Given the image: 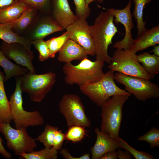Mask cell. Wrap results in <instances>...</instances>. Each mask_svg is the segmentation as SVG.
I'll use <instances>...</instances> for the list:
<instances>
[{"mask_svg":"<svg viewBox=\"0 0 159 159\" xmlns=\"http://www.w3.org/2000/svg\"><path fill=\"white\" fill-rule=\"evenodd\" d=\"M126 95L113 96L101 107L100 130L110 135L117 141L122 118V108L129 98Z\"/></svg>","mask_w":159,"mask_h":159,"instance_id":"4","label":"cell"},{"mask_svg":"<svg viewBox=\"0 0 159 159\" xmlns=\"http://www.w3.org/2000/svg\"><path fill=\"white\" fill-rule=\"evenodd\" d=\"M65 140V134L59 130L56 133L52 147L58 151L62 148L63 142Z\"/></svg>","mask_w":159,"mask_h":159,"instance_id":"35","label":"cell"},{"mask_svg":"<svg viewBox=\"0 0 159 159\" xmlns=\"http://www.w3.org/2000/svg\"><path fill=\"white\" fill-rule=\"evenodd\" d=\"M59 153L63 157L66 159H90L89 153H86L79 157H74L72 156L68 152V150L66 148H61L59 151Z\"/></svg>","mask_w":159,"mask_h":159,"instance_id":"36","label":"cell"},{"mask_svg":"<svg viewBox=\"0 0 159 159\" xmlns=\"http://www.w3.org/2000/svg\"><path fill=\"white\" fill-rule=\"evenodd\" d=\"M89 26L86 19H78L65 29L69 39L82 47L87 55L94 56L95 55V48Z\"/></svg>","mask_w":159,"mask_h":159,"instance_id":"11","label":"cell"},{"mask_svg":"<svg viewBox=\"0 0 159 159\" xmlns=\"http://www.w3.org/2000/svg\"><path fill=\"white\" fill-rule=\"evenodd\" d=\"M152 0H133L135 8L133 15L136 20L138 29L137 37L144 31L148 29L145 28V22L143 21V11L145 5Z\"/></svg>","mask_w":159,"mask_h":159,"instance_id":"24","label":"cell"},{"mask_svg":"<svg viewBox=\"0 0 159 159\" xmlns=\"http://www.w3.org/2000/svg\"><path fill=\"white\" fill-rule=\"evenodd\" d=\"M12 29V22L0 23V39L7 43H20L30 50L32 41L16 34L13 32Z\"/></svg>","mask_w":159,"mask_h":159,"instance_id":"20","label":"cell"},{"mask_svg":"<svg viewBox=\"0 0 159 159\" xmlns=\"http://www.w3.org/2000/svg\"><path fill=\"white\" fill-rule=\"evenodd\" d=\"M153 49L150 52H153L154 55L159 57V45H155Z\"/></svg>","mask_w":159,"mask_h":159,"instance_id":"41","label":"cell"},{"mask_svg":"<svg viewBox=\"0 0 159 159\" xmlns=\"http://www.w3.org/2000/svg\"><path fill=\"white\" fill-rule=\"evenodd\" d=\"M114 72L110 70L98 81L79 86L80 90L99 107L113 96H130L132 95L130 93L117 86L114 82Z\"/></svg>","mask_w":159,"mask_h":159,"instance_id":"3","label":"cell"},{"mask_svg":"<svg viewBox=\"0 0 159 159\" xmlns=\"http://www.w3.org/2000/svg\"><path fill=\"white\" fill-rule=\"evenodd\" d=\"M118 158L117 151H109L104 154L100 159H117Z\"/></svg>","mask_w":159,"mask_h":159,"instance_id":"39","label":"cell"},{"mask_svg":"<svg viewBox=\"0 0 159 159\" xmlns=\"http://www.w3.org/2000/svg\"><path fill=\"white\" fill-rule=\"evenodd\" d=\"M104 62L92 61L86 58L77 65L71 62L65 63L62 67L64 81L68 85H77L79 86L87 83L96 82L103 77Z\"/></svg>","mask_w":159,"mask_h":159,"instance_id":"2","label":"cell"},{"mask_svg":"<svg viewBox=\"0 0 159 159\" xmlns=\"http://www.w3.org/2000/svg\"><path fill=\"white\" fill-rule=\"evenodd\" d=\"M2 142L3 140L0 136V153L6 158L10 159L11 158V155L5 149Z\"/></svg>","mask_w":159,"mask_h":159,"instance_id":"38","label":"cell"},{"mask_svg":"<svg viewBox=\"0 0 159 159\" xmlns=\"http://www.w3.org/2000/svg\"><path fill=\"white\" fill-rule=\"evenodd\" d=\"M94 131L97 138L95 144L90 148L92 159H100L106 153L120 148L118 142L110 135L103 132L98 128Z\"/></svg>","mask_w":159,"mask_h":159,"instance_id":"14","label":"cell"},{"mask_svg":"<svg viewBox=\"0 0 159 159\" xmlns=\"http://www.w3.org/2000/svg\"><path fill=\"white\" fill-rule=\"evenodd\" d=\"M20 156L24 159H57L58 150L53 147H45L40 150L23 153Z\"/></svg>","mask_w":159,"mask_h":159,"instance_id":"25","label":"cell"},{"mask_svg":"<svg viewBox=\"0 0 159 159\" xmlns=\"http://www.w3.org/2000/svg\"><path fill=\"white\" fill-rule=\"evenodd\" d=\"M36 9L30 7L19 18L12 22V29L21 31L27 27L33 20Z\"/></svg>","mask_w":159,"mask_h":159,"instance_id":"26","label":"cell"},{"mask_svg":"<svg viewBox=\"0 0 159 159\" xmlns=\"http://www.w3.org/2000/svg\"><path fill=\"white\" fill-rule=\"evenodd\" d=\"M0 50L8 59L13 60L16 63L27 68L29 72L35 73L32 62L34 58L33 53L21 44L9 43L4 41Z\"/></svg>","mask_w":159,"mask_h":159,"instance_id":"13","label":"cell"},{"mask_svg":"<svg viewBox=\"0 0 159 159\" xmlns=\"http://www.w3.org/2000/svg\"><path fill=\"white\" fill-rule=\"evenodd\" d=\"M63 30L53 17H47L43 18L36 27L32 34V37L34 40L43 39L50 34Z\"/></svg>","mask_w":159,"mask_h":159,"instance_id":"19","label":"cell"},{"mask_svg":"<svg viewBox=\"0 0 159 159\" xmlns=\"http://www.w3.org/2000/svg\"><path fill=\"white\" fill-rule=\"evenodd\" d=\"M0 132L6 140L7 147L16 155L31 152L37 146L36 140L29 136L26 128L14 129L10 123H2L0 124Z\"/></svg>","mask_w":159,"mask_h":159,"instance_id":"10","label":"cell"},{"mask_svg":"<svg viewBox=\"0 0 159 159\" xmlns=\"http://www.w3.org/2000/svg\"><path fill=\"white\" fill-rule=\"evenodd\" d=\"M52 4L53 18L63 30L77 19L67 0H52Z\"/></svg>","mask_w":159,"mask_h":159,"instance_id":"15","label":"cell"},{"mask_svg":"<svg viewBox=\"0 0 159 159\" xmlns=\"http://www.w3.org/2000/svg\"><path fill=\"white\" fill-rule=\"evenodd\" d=\"M29 7L19 0H14L9 5L0 8V23L12 22Z\"/></svg>","mask_w":159,"mask_h":159,"instance_id":"18","label":"cell"},{"mask_svg":"<svg viewBox=\"0 0 159 159\" xmlns=\"http://www.w3.org/2000/svg\"><path fill=\"white\" fill-rule=\"evenodd\" d=\"M85 0H73L75 6L76 15L78 19H86L90 16V9Z\"/></svg>","mask_w":159,"mask_h":159,"instance_id":"33","label":"cell"},{"mask_svg":"<svg viewBox=\"0 0 159 159\" xmlns=\"http://www.w3.org/2000/svg\"><path fill=\"white\" fill-rule=\"evenodd\" d=\"M120 148L128 151L135 159H155L152 155L143 151H138L122 139L120 138L118 141Z\"/></svg>","mask_w":159,"mask_h":159,"instance_id":"31","label":"cell"},{"mask_svg":"<svg viewBox=\"0 0 159 159\" xmlns=\"http://www.w3.org/2000/svg\"><path fill=\"white\" fill-rule=\"evenodd\" d=\"M32 44L38 51L40 61L44 62L50 58L49 51L46 41L43 39L35 40L32 41Z\"/></svg>","mask_w":159,"mask_h":159,"instance_id":"32","label":"cell"},{"mask_svg":"<svg viewBox=\"0 0 159 159\" xmlns=\"http://www.w3.org/2000/svg\"><path fill=\"white\" fill-rule=\"evenodd\" d=\"M86 135L85 127L78 125H73L69 127L65 134V140L74 143L81 141Z\"/></svg>","mask_w":159,"mask_h":159,"instance_id":"29","label":"cell"},{"mask_svg":"<svg viewBox=\"0 0 159 159\" xmlns=\"http://www.w3.org/2000/svg\"><path fill=\"white\" fill-rule=\"evenodd\" d=\"M131 0H129L126 6L122 9H115L113 8L106 9L115 18L114 19L116 24L121 23L125 28V35L121 40L117 42L112 47L118 49L129 50L133 38L131 33L132 29L134 27L132 20L133 15L131 13L130 8Z\"/></svg>","mask_w":159,"mask_h":159,"instance_id":"12","label":"cell"},{"mask_svg":"<svg viewBox=\"0 0 159 159\" xmlns=\"http://www.w3.org/2000/svg\"><path fill=\"white\" fill-rule=\"evenodd\" d=\"M29 6L36 9L44 10L49 6L50 0H19Z\"/></svg>","mask_w":159,"mask_h":159,"instance_id":"34","label":"cell"},{"mask_svg":"<svg viewBox=\"0 0 159 159\" xmlns=\"http://www.w3.org/2000/svg\"><path fill=\"white\" fill-rule=\"evenodd\" d=\"M159 43V25L143 32L136 39H133L129 50L136 53Z\"/></svg>","mask_w":159,"mask_h":159,"instance_id":"16","label":"cell"},{"mask_svg":"<svg viewBox=\"0 0 159 159\" xmlns=\"http://www.w3.org/2000/svg\"><path fill=\"white\" fill-rule=\"evenodd\" d=\"M56 78V74L52 71L42 74L29 72L21 76V90L28 94L32 101L40 102L52 89Z\"/></svg>","mask_w":159,"mask_h":159,"instance_id":"6","label":"cell"},{"mask_svg":"<svg viewBox=\"0 0 159 159\" xmlns=\"http://www.w3.org/2000/svg\"><path fill=\"white\" fill-rule=\"evenodd\" d=\"M14 0H0V8L11 4Z\"/></svg>","mask_w":159,"mask_h":159,"instance_id":"40","label":"cell"},{"mask_svg":"<svg viewBox=\"0 0 159 159\" xmlns=\"http://www.w3.org/2000/svg\"><path fill=\"white\" fill-rule=\"evenodd\" d=\"M60 112L65 118L68 127L73 125L89 127L91 122L86 116L80 98L72 94L64 95L60 101Z\"/></svg>","mask_w":159,"mask_h":159,"instance_id":"9","label":"cell"},{"mask_svg":"<svg viewBox=\"0 0 159 159\" xmlns=\"http://www.w3.org/2000/svg\"><path fill=\"white\" fill-rule=\"evenodd\" d=\"M87 55L82 47L69 39L59 52L57 59L61 62L69 63L74 60L81 61L88 58Z\"/></svg>","mask_w":159,"mask_h":159,"instance_id":"17","label":"cell"},{"mask_svg":"<svg viewBox=\"0 0 159 159\" xmlns=\"http://www.w3.org/2000/svg\"><path fill=\"white\" fill-rule=\"evenodd\" d=\"M85 3L87 6H89V4L92 2L96 1L99 3H102L104 0H85Z\"/></svg>","mask_w":159,"mask_h":159,"instance_id":"42","label":"cell"},{"mask_svg":"<svg viewBox=\"0 0 159 159\" xmlns=\"http://www.w3.org/2000/svg\"><path fill=\"white\" fill-rule=\"evenodd\" d=\"M114 80L123 85L125 90L138 100L145 102L159 97V87L149 80L126 75L120 72L114 74Z\"/></svg>","mask_w":159,"mask_h":159,"instance_id":"8","label":"cell"},{"mask_svg":"<svg viewBox=\"0 0 159 159\" xmlns=\"http://www.w3.org/2000/svg\"><path fill=\"white\" fill-rule=\"evenodd\" d=\"M69 39V34L66 31L59 36L53 37L46 41L49 51V57H54L56 54L59 52Z\"/></svg>","mask_w":159,"mask_h":159,"instance_id":"28","label":"cell"},{"mask_svg":"<svg viewBox=\"0 0 159 159\" xmlns=\"http://www.w3.org/2000/svg\"><path fill=\"white\" fill-rule=\"evenodd\" d=\"M0 65L5 73V82L13 77L23 76L29 72L27 68L16 64L10 61L0 50Z\"/></svg>","mask_w":159,"mask_h":159,"instance_id":"22","label":"cell"},{"mask_svg":"<svg viewBox=\"0 0 159 159\" xmlns=\"http://www.w3.org/2000/svg\"><path fill=\"white\" fill-rule=\"evenodd\" d=\"M139 141H144L150 144V147L153 149L159 147V129L153 127L149 131L137 139Z\"/></svg>","mask_w":159,"mask_h":159,"instance_id":"30","label":"cell"},{"mask_svg":"<svg viewBox=\"0 0 159 159\" xmlns=\"http://www.w3.org/2000/svg\"><path fill=\"white\" fill-rule=\"evenodd\" d=\"M4 77L0 70V124L10 123L12 121L9 101L4 86Z\"/></svg>","mask_w":159,"mask_h":159,"instance_id":"23","label":"cell"},{"mask_svg":"<svg viewBox=\"0 0 159 159\" xmlns=\"http://www.w3.org/2000/svg\"><path fill=\"white\" fill-rule=\"evenodd\" d=\"M118 158L119 159H131V154L127 150H125L124 151L119 148L117 151Z\"/></svg>","mask_w":159,"mask_h":159,"instance_id":"37","label":"cell"},{"mask_svg":"<svg viewBox=\"0 0 159 159\" xmlns=\"http://www.w3.org/2000/svg\"><path fill=\"white\" fill-rule=\"evenodd\" d=\"M110 70L125 74L150 80V76L138 61L136 55L129 50L115 51L107 66Z\"/></svg>","mask_w":159,"mask_h":159,"instance_id":"7","label":"cell"},{"mask_svg":"<svg viewBox=\"0 0 159 159\" xmlns=\"http://www.w3.org/2000/svg\"><path fill=\"white\" fill-rule=\"evenodd\" d=\"M21 76L16 77L15 90L9 101L12 121L15 128L17 129L42 125L44 122V120L39 111L29 112L24 109L22 92L20 87Z\"/></svg>","mask_w":159,"mask_h":159,"instance_id":"5","label":"cell"},{"mask_svg":"<svg viewBox=\"0 0 159 159\" xmlns=\"http://www.w3.org/2000/svg\"><path fill=\"white\" fill-rule=\"evenodd\" d=\"M58 130L59 128L57 127L46 124L44 131L35 139L42 143L45 147L51 148L52 147L56 133Z\"/></svg>","mask_w":159,"mask_h":159,"instance_id":"27","label":"cell"},{"mask_svg":"<svg viewBox=\"0 0 159 159\" xmlns=\"http://www.w3.org/2000/svg\"><path fill=\"white\" fill-rule=\"evenodd\" d=\"M136 57L151 79H153L159 72V57L148 52L136 55Z\"/></svg>","mask_w":159,"mask_h":159,"instance_id":"21","label":"cell"},{"mask_svg":"<svg viewBox=\"0 0 159 159\" xmlns=\"http://www.w3.org/2000/svg\"><path fill=\"white\" fill-rule=\"evenodd\" d=\"M114 16L108 11L102 12L95 19L94 24L89 26L90 32L94 43L96 60L109 64L111 57L108 54L109 45L118 32L113 22Z\"/></svg>","mask_w":159,"mask_h":159,"instance_id":"1","label":"cell"}]
</instances>
